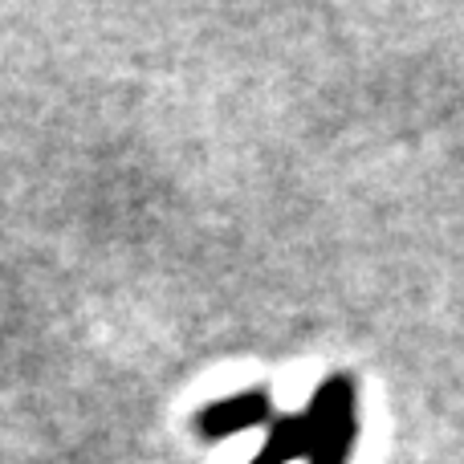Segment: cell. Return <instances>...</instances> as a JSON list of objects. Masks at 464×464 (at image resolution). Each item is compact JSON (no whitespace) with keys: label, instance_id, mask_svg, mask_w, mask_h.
Listing matches in <instances>:
<instances>
[{"label":"cell","instance_id":"1","mask_svg":"<svg viewBox=\"0 0 464 464\" xmlns=\"http://www.w3.org/2000/svg\"><path fill=\"white\" fill-rule=\"evenodd\" d=\"M305 416L314 420L310 464H351L354 440H359V387L351 375H330L314 392Z\"/></svg>","mask_w":464,"mask_h":464},{"label":"cell","instance_id":"2","mask_svg":"<svg viewBox=\"0 0 464 464\" xmlns=\"http://www.w3.org/2000/svg\"><path fill=\"white\" fill-rule=\"evenodd\" d=\"M273 395L265 387H253V392H240V395H228V400H217L208 408H200L196 416V432L204 436L208 444L217 440H228V436H240L248 428H261V424H273Z\"/></svg>","mask_w":464,"mask_h":464},{"label":"cell","instance_id":"3","mask_svg":"<svg viewBox=\"0 0 464 464\" xmlns=\"http://www.w3.org/2000/svg\"><path fill=\"white\" fill-rule=\"evenodd\" d=\"M310 444H314V420L305 411L302 416H277L269 424L261 452L248 464H294V460L310 457Z\"/></svg>","mask_w":464,"mask_h":464}]
</instances>
